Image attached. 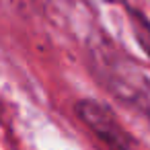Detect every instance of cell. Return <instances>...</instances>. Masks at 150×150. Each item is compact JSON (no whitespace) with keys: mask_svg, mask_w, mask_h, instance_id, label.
Instances as JSON below:
<instances>
[{"mask_svg":"<svg viewBox=\"0 0 150 150\" xmlns=\"http://www.w3.org/2000/svg\"><path fill=\"white\" fill-rule=\"evenodd\" d=\"M132 23H134V29H136V37L140 39V43L144 45V50H146L148 56H150V25H148L146 19H144L140 13H136V11H132Z\"/></svg>","mask_w":150,"mask_h":150,"instance_id":"obj_1","label":"cell"}]
</instances>
